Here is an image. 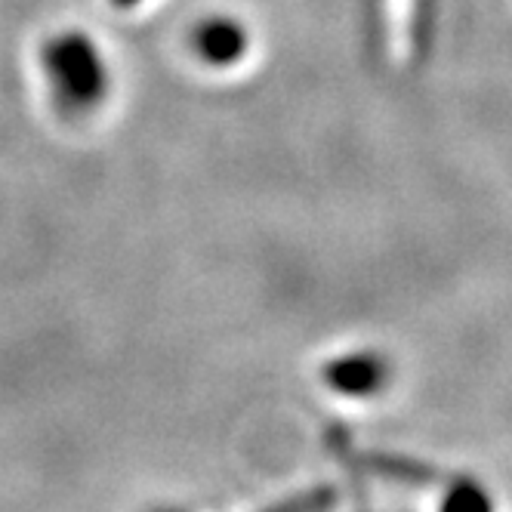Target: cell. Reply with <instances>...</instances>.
Masks as SVG:
<instances>
[{"label":"cell","instance_id":"cell-3","mask_svg":"<svg viewBox=\"0 0 512 512\" xmlns=\"http://www.w3.org/2000/svg\"><path fill=\"white\" fill-rule=\"evenodd\" d=\"M445 512H488V503H485V497L475 488H457L451 494Z\"/></svg>","mask_w":512,"mask_h":512},{"label":"cell","instance_id":"cell-1","mask_svg":"<svg viewBox=\"0 0 512 512\" xmlns=\"http://www.w3.org/2000/svg\"><path fill=\"white\" fill-rule=\"evenodd\" d=\"M53 78L59 81V90L68 93V99H90L99 87V65L96 56L90 50V44L84 41H59L53 50Z\"/></svg>","mask_w":512,"mask_h":512},{"label":"cell","instance_id":"cell-2","mask_svg":"<svg viewBox=\"0 0 512 512\" xmlns=\"http://www.w3.org/2000/svg\"><path fill=\"white\" fill-rule=\"evenodd\" d=\"M198 47L210 62H232L241 53V31L232 25H223V22L204 25Z\"/></svg>","mask_w":512,"mask_h":512}]
</instances>
